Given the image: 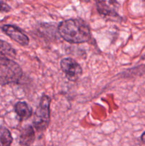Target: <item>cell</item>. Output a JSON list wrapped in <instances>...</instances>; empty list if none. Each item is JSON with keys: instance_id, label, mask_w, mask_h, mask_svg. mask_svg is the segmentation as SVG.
Returning <instances> with one entry per match:
<instances>
[{"instance_id": "6da1fadb", "label": "cell", "mask_w": 145, "mask_h": 146, "mask_svg": "<svg viewBox=\"0 0 145 146\" xmlns=\"http://www.w3.org/2000/svg\"><path fill=\"white\" fill-rule=\"evenodd\" d=\"M58 33L65 41L71 44L88 42L90 38V31L88 24L80 19H70L60 23Z\"/></svg>"}, {"instance_id": "7a4b0ae2", "label": "cell", "mask_w": 145, "mask_h": 146, "mask_svg": "<svg viewBox=\"0 0 145 146\" xmlns=\"http://www.w3.org/2000/svg\"><path fill=\"white\" fill-rule=\"evenodd\" d=\"M22 75V69L16 62L7 57L0 56V85L18 83Z\"/></svg>"}, {"instance_id": "3957f363", "label": "cell", "mask_w": 145, "mask_h": 146, "mask_svg": "<svg viewBox=\"0 0 145 146\" xmlns=\"http://www.w3.org/2000/svg\"><path fill=\"white\" fill-rule=\"evenodd\" d=\"M50 97L47 95H43L34 113L33 121L35 128L39 132L45 131L50 123Z\"/></svg>"}, {"instance_id": "277c9868", "label": "cell", "mask_w": 145, "mask_h": 146, "mask_svg": "<svg viewBox=\"0 0 145 146\" xmlns=\"http://www.w3.org/2000/svg\"><path fill=\"white\" fill-rule=\"evenodd\" d=\"M61 68L69 81H76L82 74L80 65L72 58H63L61 61Z\"/></svg>"}, {"instance_id": "5b68a950", "label": "cell", "mask_w": 145, "mask_h": 146, "mask_svg": "<svg viewBox=\"0 0 145 146\" xmlns=\"http://www.w3.org/2000/svg\"><path fill=\"white\" fill-rule=\"evenodd\" d=\"M98 11L105 17H117L119 4L116 0H95Z\"/></svg>"}, {"instance_id": "8992f818", "label": "cell", "mask_w": 145, "mask_h": 146, "mask_svg": "<svg viewBox=\"0 0 145 146\" xmlns=\"http://www.w3.org/2000/svg\"><path fill=\"white\" fill-rule=\"evenodd\" d=\"M1 29L8 36L19 44L20 45L27 46L29 44L28 37L18 27L8 24V25L3 26Z\"/></svg>"}, {"instance_id": "52a82bcc", "label": "cell", "mask_w": 145, "mask_h": 146, "mask_svg": "<svg viewBox=\"0 0 145 146\" xmlns=\"http://www.w3.org/2000/svg\"><path fill=\"white\" fill-rule=\"evenodd\" d=\"M36 139V133L31 125H27L21 130L19 143L23 146H31Z\"/></svg>"}, {"instance_id": "ba28073f", "label": "cell", "mask_w": 145, "mask_h": 146, "mask_svg": "<svg viewBox=\"0 0 145 146\" xmlns=\"http://www.w3.org/2000/svg\"><path fill=\"white\" fill-rule=\"evenodd\" d=\"M14 111L21 120H26L32 115V109L24 101H18L14 106Z\"/></svg>"}, {"instance_id": "9c48e42d", "label": "cell", "mask_w": 145, "mask_h": 146, "mask_svg": "<svg viewBox=\"0 0 145 146\" xmlns=\"http://www.w3.org/2000/svg\"><path fill=\"white\" fill-rule=\"evenodd\" d=\"M0 54L4 57H15L16 51L7 41L0 39Z\"/></svg>"}, {"instance_id": "30bf717a", "label": "cell", "mask_w": 145, "mask_h": 146, "mask_svg": "<svg viewBox=\"0 0 145 146\" xmlns=\"http://www.w3.org/2000/svg\"><path fill=\"white\" fill-rule=\"evenodd\" d=\"M12 141L10 131L4 127L0 126V146H10Z\"/></svg>"}, {"instance_id": "8fae6325", "label": "cell", "mask_w": 145, "mask_h": 146, "mask_svg": "<svg viewBox=\"0 0 145 146\" xmlns=\"http://www.w3.org/2000/svg\"><path fill=\"white\" fill-rule=\"evenodd\" d=\"M11 10V7L4 1L0 0V12H9Z\"/></svg>"}, {"instance_id": "7c38bea8", "label": "cell", "mask_w": 145, "mask_h": 146, "mask_svg": "<svg viewBox=\"0 0 145 146\" xmlns=\"http://www.w3.org/2000/svg\"><path fill=\"white\" fill-rule=\"evenodd\" d=\"M141 141H142L143 143L145 144V131L142 133V135H141Z\"/></svg>"}]
</instances>
